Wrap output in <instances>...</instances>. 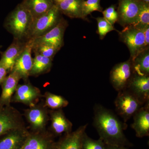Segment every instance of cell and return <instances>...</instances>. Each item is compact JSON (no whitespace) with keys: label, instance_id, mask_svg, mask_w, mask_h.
Returning <instances> with one entry per match:
<instances>
[{"label":"cell","instance_id":"cell-16","mask_svg":"<svg viewBox=\"0 0 149 149\" xmlns=\"http://www.w3.org/2000/svg\"><path fill=\"white\" fill-rule=\"evenodd\" d=\"M127 90L144 104L149 102V76L133 74Z\"/></svg>","mask_w":149,"mask_h":149},{"label":"cell","instance_id":"cell-24","mask_svg":"<svg viewBox=\"0 0 149 149\" xmlns=\"http://www.w3.org/2000/svg\"><path fill=\"white\" fill-rule=\"evenodd\" d=\"M132 62L134 74L149 76V47L140 53Z\"/></svg>","mask_w":149,"mask_h":149},{"label":"cell","instance_id":"cell-22","mask_svg":"<svg viewBox=\"0 0 149 149\" xmlns=\"http://www.w3.org/2000/svg\"><path fill=\"white\" fill-rule=\"evenodd\" d=\"M84 0H65L56 5L62 14L71 18L84 19L83 13Z\"/></svg>","mask_w":149,"mask_h":149},{"label":"cell","instance_id":"cell-1","mask_svg":"<svg viewBox=\"0 0 149 149\" xmlns=\"http://www.w3.org/2000/svg\"><path fill=\"white\" fill-rule=\"evenodd\" d=\"M93 125L97 131L100 139L106 145L123 146L128 142L123 133L127 125L122 123L110 110L100 104L94 108Z\"/></svg>","mask_w":149,"mask_h":149},{"label":"cell","instance_id":"cell-15","mask_svg":"<svg viewBox=\"0 0 149 149\" xmlns=\"http://www.w3.org/2000/svg\"><path fill=\"white\" fill-rule=\"evenodd\" d=\"M29 132L26 127L11 130L0 139V149H20Z\"/></svg>","mask_w":149,"mask_h":149},{"label":"cell","instance_id":"cell-11","mask_svg":"<svg viewBox=\"0 0 149 149\" xmlns=\"http://www.w3.org/2000/svg\"><path fill=\"white\" fill-rule=\"evenodd\" d=\"M68 22L63 17L53 29L42 36L33 40V44H46L53 46L60 50L64 45L65 32Z\"/></svg>","mask_w":149,"mask_h":149},{"label":"cell","instance_id":"cell-9","mask_svg":"<svg viewBox=\"0 0 149 149\" xmlns=\"http://www.w3.org/2000/svg\"><path fill=\"white\" fill-rule=\"evenodd\" d=\"M43 95L39 88L29 81L18 84L11 99V103H20L31 107L38 104Z\"/></svg>","mask_w":149,"mask_h":149},{"label":"cell","instance_id":"cell-18","mask_svg":"<svg viewBox=\"0 0 149 149\" xmlns=\"http://www.w3.org/2000/svg\"><path fill=\"white\" fill-rule=\"evenodd\" d=\"M88 124L82 125L75 131L65 134L55 143L53 149H82V139Z\"/></svg>","mask_w":149,"mask_h":149},{"label":"cell","instance_id":"cell-37","mask_svg":"<svg viewBox=\"0 0 149 149\" xmlns=\"http://www.w3.org/2000/svg\"><path fill=\"white\" fill-rule=\"evenodd\" d=\"M2 47V46H0V49H1V48Z\"/></svg>","mask_w":149,"mask_h":149},{"label":"cell","instance_id":"cell-27","mask_svg":"<svg viewBox=\"0 0 149 149\" xmlns=\"http://www.w3.org/2000/svg\"><path fill=\"white\" fill-rule=\"evenodd\" d=\"M59 50L55 47L46 44H33L32 50L35 54H39L52 59Z\"/></svg>","mask_w":149,"mask_h":149},{"label":"cell","instance_id":"cell-34","mask_svg":"<svg viewBox=\"0 0 149 149\" xmlns=\"http://www.w3.org/2000/svg\"><path fill=\"white\" fill-rule=\"evenodd\" d=\"M106 149H126L123 146L106 145Z\"/></svg>","mask_w":149,"mask_h":149},{"label":"cell","instance_id":"cell-2","mask_svg":"<svg viewBox=\"0 0 149 149\" xmlns=\"http://www.w3.org/2000/svg\"><path fill=\"white\" fill-rule=\"evenodd\" d=\"M33 21L31 15L20 3L6 17L4 27L13 35L14 39L27 41Z\"/></svg>","mask_w":149,"mask_h":149},{"label":"cell","instance_id":"cell-36","mask_svg":"<svg viewBox=\"0 0 149 149\" xmlns=\"http://www.w3.org/2000/svg\"><path fill=\"white\" fill-rule=\"evenodd\" d=\"M140 1L144 2L147 3H149V0H140Z\"/></svg>","mask_w":149,"mask_h":149},{"label":"cell","instance_id":"cell-7","mask_svg":"<svg viewBox=\"0 0 149 149\" xmlns=\"http://www.w3.org/2000/svg\"><path fill=\"white\" fill-rule=\"evenodd\" d=\"M26 127L22 114L11 106H0V137L14 129Z\"/></svg>","mask_w":149,"mask_h":149},{"label":"cell","instance_id":"cell-5","mask_svg":"<svg viewBox=\"0 0 149 149\" xmlns=\"http://www.w3.org/2000/svg\"><path fill=\"white\" fill-rule=\"evenodd\" d=\"M121 41L128 47L133 61L146 47L145 45L144 29L129 25L119 32Z\"/></svg>","mask_w":149,"mask_h":149},{"label":"cell","instance_id":"cell-25","mask_svg":"<svg viewBox=\"0 0 149 149\" xmlns=\"http://www.w3.org/2000/svg\"><path fill=\"white\" fill-rule=\"evenodd\" d=\"M45 98L44 105L51 110L62 109L68 105L69 102L63 96L46 92L43 95Z\"/></svg>","mask_w":149,"mask_h":149},{"label":"cell","instance_id":"cell-20","mask_svg":"<svg viewBox=\"0 0 149 149\" xmlns=\"http://www.w3.org/2000/svg\"><path fill=\"white\" fill-rule=\"evenodd\" d=\"M20 79L19 75L15 72L11 71L8 73V75L1 85L2 93L0 96V106L11 105L12 98Z\"/></svg>","mask_w":149,"mask_h":149},{"label":"cell","instance_id":"cell-12","mask_svg":"<svg viewBox=\"0 0 149 149\" xmlns=\"http://www.w3.org/2000/svg\"><path fill=\"white\" fill-rule=\"evenodd\" d=\"M33 45V39L27 40L24 49L17 59L11 71L16 72L24 82L29 81L33 64V58L32 57Z\"/></svg>","mask_w":149,"mask_h":149},{"label":"cell","instance_id":"cell-28","mask_svg":"<svg viewBox=\"0 0 149 149\" xmlns=\"http://www.w3.org/2000/svg\"><path fill=\"white\" fill-rule=\"evenodd\" d=\"M100 1L101 0H84L83 3V13L85 20L87 19V16L93 12H102L103 8L100 5Z\"/></svg>","mask_w":149,"mask_h":149},{"label":"cell","instance_id":"cell-33","mask_svg":"<svg viewBox=\"0 0 149 149\" xmlns=\"http://www.w3.org/2000/svg\"><path fill=\"white\" fill-rule=\"evenodd\" d=\"M145 45L146 47H149V26H147L144 29Z\"/></svg>","mask_w":149,"mask_h":149},{"label":"cell","instance_id":"cell-23","mask_svg":"<svg viewBox=\"0 0 149 149\" xmlns=\"http://www.w3.org/2000/svg\"><path fill=\"white\" fill-rule=\"evenodd\" d=\"M35 56L29 76L38 77L50 72L53 59L39 54H35Z\"/></svg>","mask_w":149,"mask_h":149},{"label":"cell","instance_id":"cell-8","mask_svg":"<svg viewBox=\"0 0 149 149\" xmlns=\"http://www.w3.org/2000/svg\"><path fill=\"white\" fill-rule=\"evenodd\" d=\"M133 73L131 60L116 65L110 72L111 83L118 92L125 90L132 77Z\"/></svg>","mask_w":149,"mask_h":149},{"label":"cell","instance_id":"cell-31","mask_svg":"<svg viewBox=\"0 0 149 149\" xmlns=\"http://www.w3.org/2000/svg\"><path fill=\"white\" fill-rule=\"evenodd\" d=\"M104 17L112 25H114L118 21V15L117 11L116 10V6L111 5L109 7L102 11Z\"/></svg>","mask_w":149,"mask_h":149},{"label":"cell","instance_id":"cell-26","mask_svg":"<svg viewBox=\"0 0 149 149\" xmlns=\"http://www.w3.org/2000/svg\"><path fill=\"white\" fill-rule=\"evenodd\" d=\"M132 25L143 29L149 26V3L142 2L138 18Z\"/></svg>","mask_w":149,"mask_h":149},{"label":"cell","instance_id":"cell-10","mask_svg":"<svg viewBox=\"0 0 149 149\" xmlns=\"http://www.w3.org/2000/svg\"><path fill=\"white\" fill-rule=\"evenodd\" d=\"M142 2L140 0H119L118 21L122 26L125 27L135 24Z\"/></svg>","mask_w":149,"mask_h":149},{"label":"cell","instance_id":"cell-17","mask_svg":"<svg viewBox=\"0 0 149 149\" xmlns=\"http://www.w3.org/2000/svg\"><path fill=\"white\" fill-rule=\"evenodd\" d=\"M27 41L14 39L13 42L4 52L2 53L0 63L7 70L11 72L17 59L24 49Z\"/></svg>","mask_w":149,"mask_h":149},{"label":"cell","instance_id":"cell-32","mask_svg":"<svg viewBox=\"0 0 149 149\" xmlns=\"http://www.w3.org/2000/svg\"><path fill=\"white\" fill-rule=\"evenodd\" d=\"M8 74L7 70L1 63H0V85L6 79Z\"/></svg>","mask_w":149,"mask_h":149},{"label":"cell","instance_id":"cell-3","mask_svg":"<svg viewBox=\"0 0 149 149\" xmlns=\"http://www.w3.org/2000/svg\"><path fill=\"white\" fill-rule=\"evenodd\" d=\"M62 15L57 7L54 5L47 12L33 20L27 40L42 36L53 29L63 17Z\"/></svg>","mask_w":149,"mask_h":149},{"label":"cell","instance_id":"cell-6","mask_svg":"<svg viewBox=\"0 0 149 149\" xmlns=\"http://www.w3.org/2000/svg\"><path fill=\"white\" fill-rule=\"evenodd\" d=\"M49 111L43 102L24 110L23 115L29 124L30 131L39 132L47 130L49 121Z\"/></svg>","mask_w":149,"mask_h":149},{"label":"cell","instance_id":"cell-35","mask_svg":"<svg viewBox=\"0 0 149 149\" xmlns=\"http://www.w3.org/2000/svg\"><path fill=\"white\" fill-rule=\"evenodd\" d=\"M52 2L53 3L54 5H56L64 1H65V0H52Z\"/></svg>","mask_w":149,"mask_h":149},{"label":"cell","instance_id":"cell-14","mask_svg":"<svg viewBox=\"0 0 149 149\" xmlns=\"http://www.w3.org/2000/svg\"><path fill=\"white\" fill-rule=\"evenodd\" d=\"M49 114L51 125L49 130L54 136L72 132V122L67 118L62 109L49 110Z\"/></svg>","mask_w":149,"mask_h":149},{"label":"cell","instance_id":"cell-30","mask_svg":"<svg viewBox=\"0 0 149 149\" xmlns=\"http://www.w3.org/2000/svg\"><path fill=\"white\" fill-rule=\"evenodd\" d=\"M96 19L97 22V33L101 40H103L109 32L116 30L113 25L104 17H97Z\"/></svg>","mask_w":149,"mask_h":149},{"label":"cell","instance_id":"cell-13","mask_svg":"<svg viewBox=\"0 0 149 149\" xmlns=\"http://www.w3.org/2000/svg\"><path fill=\"white\" fill-rule=\"evenodd\" d=\"M54 136L47 130L39 132L29 131L20 149H53L55 143Z\"/></svg>","mask_w":149,"mask_h":149},{"label":"cell","instance_id":"cell-21","mask_svg":"<svg viewBox=\"0 0 149 149\" xmlns=\"http://www.w3.org/2000/svg\"><path fill=\"white\" fill-rule=\"evenodd\" d=\"M20 3L29 11L33 20L45 14L54 5L52 0H22Z\"/></svg>","mask_w":149,"mask_h":149},{"label":"cell","instance_id":"cell-19","mask_svg":"<svg viewBox=\"0 0 149 149\" xmlns=\"http://www.w3.org/2000/svg\"><path fill=\"white\" fill-rule=\"evenodd\" d=\"M133 122L131 126L137 137L142 138L149 136V102L145 104L133 115Z\"/></svg>","mask_w":149,"mask_h":149},{"label":"cell","instance_id":"cell-29","mask_svg":"<svg viewBox=\"0 0 149 149\" xmlns=\"http://www.w3.org/2000/svg\"><path fill=\"white\" fill-rule=\"evenodd\" d=\"M82 149H106V144L101 139H91L85 132L82 139Z\"/></svg>","mask_w":149,"mask_h":149},{"label":"cell","instance_id":"cell-4","mask_svg":"<svg viewBox=\"0 0 149 149\" xmlns=\"http://www.w3.org/2000/svg\"><path fill=\"white\" fill-rule=\"evenodd\" d=\"M114 104L117 114L125 123L144 105L127 89L118 92Z\"/></svg>","mask_w":149,"mask_h":149}]
</instances>
